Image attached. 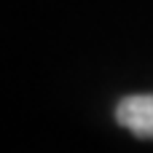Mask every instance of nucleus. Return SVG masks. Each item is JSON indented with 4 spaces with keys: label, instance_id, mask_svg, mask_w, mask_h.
<instances>
[{
    "label": "nucleus",
    "instance_id": "f257e3e1",
    "mask_svg": "<svg viewBox=\"0 0 153 153\" xmlns=\"http://www.w3.org/2000/svg\"><path fill=\"white\" fill-rule=\"evenodd\" d=\"M116 121L126 132L153 140V94H134L121 100L116 108Z\"/></svg>",
    "mask_w": 153,
    "mask_h": 153
}]
</instances>
